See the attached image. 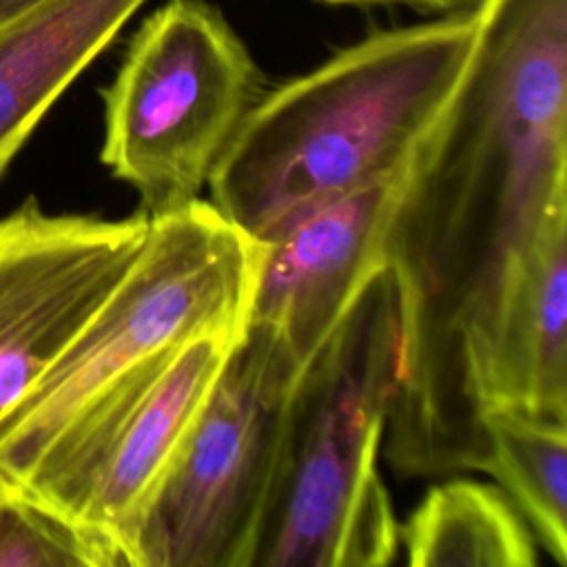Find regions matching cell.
<instances>
[{
	"label": "cell",
	"mask_w": 567,
	"mask_h": 567,
	"mask_svg": "<svg viewBox=\"0 0 567 567\" xmlns=\"http://www.w3.org/2000/svg\"><path fill=\"white\" fill-rule=\"evenodd\" d=\"M396 379V290L383 268L290 390L277 481L250 567L394 560L399 520L377 461Z\"/></svg>",
	"instance_id": "3"
},
{
	"label": "cell",
	"mask_w": 567,
	"mask_h": 567,
	"mask_svg": "<svg viewBox=\"0 0 567 567\" xmlns=\"http://www.w3.org/2000/svg\"><path fill=\"white\" fill-rule=\"evenodd\" d=\"M481 16L383 29L261 93L208 186L210 204L257 244L312 210L403 175L456 93Z\"/></svg>",
	"instance_id": "2"
},
{
	"label": "cell",
	"mask_w": 567,
	"mask_h": 567,
	"mask_svg": "<svg viewBox=\"0 0 567 567\" xmlns=\"http://www.w3.org/2000/svg\"><path fill=\"white\" fill-rule=\"evenodd\" d=\"M299 368L246 323L126 551V567H250Z\"/></svg>",
	"instance_id": "6"
},
{
	"label": "cell",
	"mask_w": 567,
	"mask_h": 567,
	"mask_svg": "<svg viewBox=\"0 0 567 567\" xmlns=\"http://www.w3.org/2000/svg\"><path fill=\"white\" fill-rule=\"evenodd\" d=\"M257 264L259 244L210 202L151 217L133 266L0 423V492L91 396L148 357L206 334L239 339Z\"/></svg>",
	"instance_id": "4"
},
{
	"label": "cell",
	"mask_w": 567,
	"mask_h": 567,
	"mask_svg": "<svg viewBox=\"0 0 567 567\" xmlns=\"http://www.w3.org/2000/svg\"><path fill=\"white\" fill-rule=\"evenodd\" d=\"M261 73L206 0H168L128 42L102 91V162L131 184L142 213L159 217L199 199L261 97Z\"/></svg>",
	"instance_id": "5"
},
{
	"label": "cell",
	"mask_w": 567,
	"mask_h": 567,
	"mask_svg": "<svg viewBox=\"0 0 567 567\" xmlns=\"http://www.w3.org/2000/svg\"><path fill=\"white\" fill-rule=\"evenodd\" d=\"M481 405L567 423V213L545 226L507 292Z\"/></svg>",
	"instance_id": "10"
},
{
	"label": "cell",
	"mask_w": 567,
	"mask_h": 567,
	"mask_svg": "<svg viewBox=\"0 0 567 567\" xmlns=\"http://www.w3.org/2000/svg\"><path fill=\"white\" fill-rule=\"evenodd\" d=\"M470 66L405 171L385 239L399 379L383 454L410 478L483 472L481 385L503 303L567 213V0H485Z\"/></svg>",
	"instance_id": "1"
},
{
	"label": "cell",
	"mask_w": 567,
	"mask_h": 567,
	"mask_svg": "<svg viewBox=\"0 0 567 567\" xmlns=\"http://www.w3.org/2000/svg\"><path fill=\"white\" fill-rule=\"evenodd\" d=\"M151 217H0V423L31 394L142 252Z\"/></svg>",
	"instance_id": "8"
},
{
	"label": "cell",
	"mask_w": 567,
	"mask_h": 567,
	"mask_svg": "<svg viewBox=\"0 0 567 567\" xmlns=\"http://www.w3.org/2000/svg\"><path fill=\"white\" fill-rule=\"evenodd\" d=\"M237 339L157 352L91 396L4 489L106 538L126 567L133 534Z\"/></svg>",
	"instance_id": "7"
},
{
	"label": "cell",
	"mask_w": 567,
	"mask_h": 567,
	"mask_svg": "<svg viewBox=\"0 0 567 567\" xmlns=\"http://www.w3.org/2000/svg\"><path fill=\"white\" fill-rule=\"evenodd\" d=\"M0 567H122L115 547L44 505L0 492Z\"/></svg>",
	"instance_id": "14"
},
{
	"label": "cell",
	"mask_w": 567,
	"mask_h": 567,
	"mask_svg": "<svg viewBox=\"0 0 567 567\" xmlns=\"http://www.w3.org/2000/svg\"><path fill=\"white\" fill-rule=\"evenodd\" d=\"M146 0H44L0 27V173Z\"/></svg>",
	"instance_id": "11"
},
{
	"label": "cell",
	"mask_w": 567,
	"mask_h": 567,
	"mask_svg": "<svg viewBox=\"0 0 567 567\" xmlns=\"http://www.w3.org/2000/svg\"><path fill=\"white\" fill-rule=\"evenodd\" d=\"M323 4H405L423 13L461 16L478 11L485 0H317Z\"/></svg>",
	"instance_id": "15"
},
{
	"label": "cell",
	"mask_w": 567,
	"mask_h": 567,
	"mask_svg": "<svg viewBox=\"0 0 567 567\" xmlns=\"http://www.w3.org/2000/svg\"><path fill=\"white\" fill-rule=\"evenodd\" d=\"M403 177L334 199L259 244L248 323L270 328L299 372L385 268V239Z\"/></svg>",
	"instance_id": "9"
},
{
	"label": "cell",
	"mask_w": 567,
	"mask_h": 567,
	"mask_svg": "<svg viewBox=\"0 0 567 567\" xmlns=\"http://www.w3.org/2000/svg\"><path fill=\"white\" fill-rule=\"evenodd\" d=\"M483 472L525 518L558 567L567 565V423L518 410H487Z\"/></svg>",
	"instance_id": "13"
},
{
	"label": "cell",
	"mask_w": 567,
	"mask_h": 567,
	"mask_svg": "<svg viewBox=\"0 0 567 567\" xmlns=\"http://www.w3.org/2000/svg\"><path fill=\"white\" fill-rule=\"evenodd\" d=\"M412 567H534V534L496 485L452 478L399 525Z\"/></svg>",
	"instance_id": "12"
},
{
	"label": "cell",
	"mask_w": 567,
	"mask_h": 567,
	"mask_svg": "<svg viewBox=\"0 0 567 567\" xmlns=\"http://www.w3.org/2000/svg\"><path fill=\"white\" fill-rule=\"evenodd\" d=\"M40 2H44V0H0V27H4L7 22L24 16L27 11L38 7Z\"/></svg>",
	"instance_id": "16"
}]
</instances>
